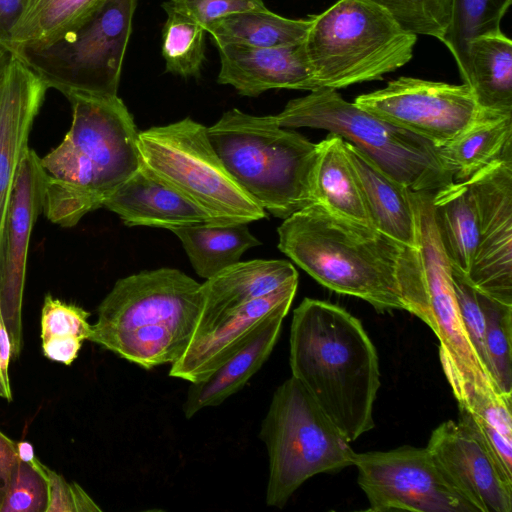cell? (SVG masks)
I'll use <instances>...</instances> for the list:
<instances>
[{"label":"cell","mask_w":512,"mask_h":512,"mask_svg":"<svg viewBox=\"0 0 512 512\" xmlns=\"http://www.w3.org/2000/svg\"><path fill=\"white\" fill-rule=\"evenodd\" d=\"M440 160L456 182L504 158H512V113L483 110L453 140L438 147Z\"/></svg>","instance_id":"cb8c5ba5"},{"label":"cell","mask_w":512,"mask_h":512,"mask_svg":"<svg viewBox=\"0 0 512 512\" xmlns=\"http://www.w3.org/2000/svg\"><path fill=\"white\" fill-rule=\"evenodd\" d=\"M298 280L234 309L202 333L194 336L183 355L169 370V376L196 382L220 366L233 354L276 308L292 303Z\"/></svg>","instance_id":"d6986e66"},{"label":"cell","mask_w":512,"mask_h":512,"mask_svg":"<svg viewBox=\"0 0 512 512\" xmlns=\"http://www.w3.org/2000/svg\"><path fill=\"white\" fill-rule=\"evenodd\" d=\"M372 227L403 246L415 239L411 190L382 170L367 154L344 140Z\"/></svg>","instance_id":"603a6c76"},{"label":"cell","mask_w":512,"mask_h":512,"mask_svg":"<svg viewBox=\"0 0 512 512\" xmlns=\"http://www.w3.org/2000/svg\"><path fill=\"white\" fill-rule=\"evenodd\" d=\"M369 511L478 512L447 480L427 448L355 453Z\"/></svg>","instance_id":"7c38bea8"},{"label":"cell","mask_w":512,"mask_h":512,"mask_svg":"<svg viewBox=\"0 0 512 512\" xmlns=\"http://www.w3.org/2000/svg\"><path fill=\"white\" fill-rule=\"evenodd\" d=\"M167 20L162 30V56L166 72L198 77L205 60V28L191 18L162 4Z\"/></svg>","instance_id":"d6a6232c"},{"label":"cell","mask_w":512,"mask_h":512,"mask_svg":"<svg viewBox=\"0 0 512 512\" xmlns=\"http://www.w3.org/2000/svg\"><path fill=\"white\" fill-rule=\"evenodd\" d=\"M19 461L16 442L0 431V503Z\"/></svg>","instance_id":"60d3db41"},{"label":"cell","mask_w":512,"mask_h":512,"mask_svg":"<svg viewBox=\"0 0 512 512\" xmlns=\"http://www.w3.org/2000/svg\"><path fill=\"white\" fill-rule=\"evenodd\" d=\"M44 171L40 157L28 149L18 169L0 251V307L12 346H23L22 305L30 238L43 213Z\"/></svg>","instance_id":"2e32d148"},{"label":"cell","mask_w":512,"mask_h":512,"mask_svg":"<svg viewBox=\"0 0 512 512\" xmlns=\"http://www.w3.org/2000/svg\"><path fill=\"white\" fill-rule=\"evenodd\" d=\"M292 303L276 308L246 338L242 345L215 370L190 383L183 411L191 418L203 408L214 407L237 393L269 358Z\"/></svg>","instance_id":"ffe728a7"},{"label":"cell","mask_w":512,"mask_h":512,"mask_svg":"<svg viewBox=\"0 0 512 512\" xmlns=\"http://www.w3.org/2000/svg\"><path fill=\"white\" fill-rule=\"evenodd\" d=\"M417 35L368 0H338L318 15L304 48L318 88L379 80L408 63Z\"/></svg>","instance_id":"52a82bcc"},{"label":"cell","mask_w":512,"mask_h":512,"mask_svg":"<svg viewBox=\"0 0 512 512\" xmlns=\"http://www.w3.org/2000/svg\"><path fill=\"white\" fill-rule=\"evenodd\" d=\"M433 192H411L415 239L403 246L396 280L404 310L425 322L439 340V358L459 406L502 394L483 367L465 332L432 206ZM503 395V394H502Z\"/></svg>","instance_id":"5b68a950"},{"label":"cell","mask_w":512,"mask_h":512,"mask_svg":"<svg viewBox=\"0 0 512 512\" xmlns=\"http://www.w3.org/2000/svg\"><path fill=\"white\" fill-rule=\"evenodd\" d=\"M480 300L485 316V350L489 372L498 390L512 397V305L499 302L482 292Z\"/></svg>","instance_id":"836d02e7"},{"label":"cell","mask_w":512,"mask_h":512,"mask_svg":"<svg viewBox=\"0 0 512 512\" xmlns=\"http://www.w3.org/2000/svg\"><path fill=\"white\" fill-rule=\"evenodd\" d=\"M17 455L20 461L33 464L37 457L34 453L33 445L27 441H20L16 443Z\"/></svg>","instance_id":"7bdbcfd3"},{"label":"cell","mask_w":512,"mask_h":512,"mask_svg":"<svg viewBox=\"0 0 512 512\" xmlns=\"http://www.w3.org/2000/svg\"><path fill=\"white\" fill-rule=\"evenodd\" d=\"M72 122L58 146L40 158L44 171L43 213L71 228L103 202L140 166L138 134L117 96L67 97Z\"/></svg>","instance_id":"7a4b0ae2"},{"label":"cell","mask_w":512,"mask_h":512,"mask_svg":"<svg viewBox=\"0 0 512 512\" xmlns=\"http://www.w3.org/2000/svg\"><path fill=\"white\" fill-rule=\"evenodd\" d=\"M198 276L206 279L238 263L245 251L261 245L247 223H197L170 229Z\"/></svg>","instance_id":"83f0119b"},{"label":"cell","mask_w":512,"mask_h":512,"mask_svg":"<svg viewBox=\"0 0 512 512\" xmlns=\"http://www.w3.org/2000/svg\"><path fill=\"white\" fill-rule=\"evenodd\" d=\"M175 11L191 18L205 30L226 15L266 7L263 0H168Z\"/></svg>","instance_id":"f35d334b"},{"label":"cell","mask_w":512,"mask_h":512,"mask_svg":"<svg viewBox=\"0 0 512 512\" xmlns=\"http://www.w3.org/2000/svg\"><path fill=\"white\" fill-rule=\"evenodd\" d=\"M140 164L193 202L212 223H250L266 217L234 180L212 147L207 127L187 117L138 134Z\"/></svg>","instance_id":"8fae6325"},{"label":"cell","mask_w":512,"mask_h":512,"mask_svg":"<svg viewBox=\"0 0 512 512\" xmlns=\"http://www.w3.org/2000/svg\"><path fill=\"white\" fill-rule=\"evenodd\" d=\"M260 438L269 459L266 504L277 508L310 477L353 465L356 453L293 376L275 390Z\"/></svg>","instance_id":"9c48e42d"},{"label":"cell","mask_w":512,"mask_h":512,"mask_svg":"<svg viewBox=\"0 0 512 512\" xmlns=\"http://www.w3.org/2000/svg\"><path fill=\"white\" fill-rule=\"evenodd\" d=\"M220 58L217 81L240 95L255 97L270 89H317L304 41L279 47L214 43Z\"/></svg>","instance_id":"ac0fdd59"},{"label":"cell","mask_w":512,"mask_h":512,"mask_svg":"<svg viewBox=\"0 0 512 512\" xmlns=\"http://www.w3.org/2000/svg\"><path fill=\"white\" fill-rule=\"evenodd\" d=\"M512 0H452L449 27L441 42L449 49L463 81L467 76V46L473 38L499 32Z\"/></svg>","instance_id":"4dcf8cb0"},{"label":"cell","mask_w":512,"mask_h":512,"mask_svg":"<svg viewBox=\"0 0 512 512\" xmlns=\"http://www.w3.org/2000/svg\"><path fill=\"white\" fill-rule=\"evenodd\" d=\"M11 358V340L0 307V397L8 401L12 400L9 378V364Z\"/></svg>","instance_id":"b9f144b4"},{"label":"cell","mask_w":512,"mask_h":512,"mask_svg":"<svg viewBox=\"0 0 512 512\" xmlns=\"http://www.w3.org/2000/svg\"><path fill=\"white\" fill-rule=\"evenodd\" d=\"M90 313L47 294L41 312L43 355L54 362L71 365L91 334Z\"/></svg>","instance_id":"f546056e"},{"label":"cell","mask_w":512,"mask_h":512,"mask_svg":"<svg viewBox=\"0 0 512 512\" xmlns=\"http://www.w3.org/2000/svg\"><path fill=\"white\" fill-rule=\"evenodd\" d=\"M311 23L312 16L290 19L263 7L221 17L212 22L206 32L214 43L269 48L303 42Z\"/></svg>","instance_id":"f1b7e54d"},{"label":"cell","mask_w":512,"mask_h":512,"mask_svg":"<svg viewBox=\"0 0 512 512\" xmlns=\"http://www.w3.org/2000/svg\"><path fill=\"white\" fill-rule=\"evenodd\" d=\"M202 303L201 283L184 272L144 270L116 281L88 340L144 369L173 364L194 335Z\"/></svg>","instance_id":"3957f363"},{"label":"cell","mask_w":512,"mask_h":512,"mask_svg":"<svg viewBox=\"0 0 512 512\" xmlns=\"http://www.w3.org/2000/svg\"><path fill=\"white\" fill-rule=\"evenodd\" d=\"M127 226L170 230L197 223H212L208 215L141 164L104 202Z\"/></svg>","instance_id":"44dd1931"},{"label":"cell","mask_w":512,"mask_h":512,"mask_svg":"<svg viewBox=\"0 0 512 512\" xmlns=\"http://www.w3.org/2000/svg\"><path fill=\"white\" fill-rule=\"evenodd\" d=\"M209 141L238 185L265 211L286 219L316 203L317 144L281 127L273 115L234 108L207 127Z\"/></svg>","instance_id":"8992f818"},{"label":"cell","mask_w":512,"mask_h":512,"mask_svg":"<svg viewBox=\"0 0 512 512\" xmlns=\"http://www.w3.org/2000/svg\"><path fill=\"white\" fill-rule=\"evenodd\" d=\"M11 55H12V52H10V54H9V55L5 58V60L1 63V65H0V73H1V71L3 70V68H4L5 64L7 63V61L9 60V58L11 57Z\"/></svg>","instance_id":"f6af8a7d"},{"label":"cell","mask_w":512,"mask_h":512,"mask_svg":"<svg viewBox=\"0 0 512 512\" xmlns=\"http://www.w3.org/2000/svg\"><path fill=\"white\" fill-rule=\"evenodd\" d=\"M278 248L321 285L371 304L404 310L396 266L403 245L320 203L284 219Z\"/></svg>","instance_id":"277c9868"},{"label":"cell","mask_w":512,"mask_h":512,"mask_svg":"<svg viewBox=\"0 0 512 512\" xmlns=\"http://www.w3.org/2000/svg\"><path fill=\"white\" fill-rule=\"evenodd\" d=\"M384 9L407 32L441 41L452 15V0H368Z\"/></svg>","instance_id":"e575fe53"},{"label":"cell","mask_w":512,"mask_h":512,"mask_svg":"<svg viewBox=\"0 0 512 512\" xmlns=\"http://www.w3.org/2000/svg\"><path fill=\"white\" fill-rule=\"evenodd\" d=\"M100 1L27 0L12 50L20 45L51 41L83 19Z\"/></svg>","instance_id":"1f68e13d"},{"label":"cell","mask_w":512,"mask_h":512,"mask_svg":"<svg viewBox=\"0 0 512 512\" xmlns=\"http://www.w3.org/2000/svg\"><path fill=\"white\" fill-rule=\"evenodd\" d=\"M452 281L460 317L467 337L483 367L490 375L485 350V316L480 300V292L462 272L453 267Z\"/></svg>","instance_id":"8d00e7d4"},{"label":"cell","mask_w":512,"mask_h":512,"mask_svg":"<svg viewBox=\"0 0 512 512\" xmlns=\"http://www.w3.org/2000/svg\"><path fill=\"white\" fill-rule=\"evenodd\" d=\"M427 450L449 483L478 512H511L512 481L506 478L468 413L431 433Z\"/></svg>","instance_id":"9a60e30c"},{"label":"cell","mask_w":512,"mask_h":512,"mask_svg":"<svg viewBox=\"0 0 512 512\" xmlns=\"http://www.w3.org/2000/svg\"><path fill=\"white\" fill-rule=\"evenodd\" d=\"M289 343L292 376L345 438L373 429L379 361L362 323L335 304L305 298L293 311Z\"/></svg>","instance_id":"6da1fadb"},{"label":"cell","mask_w":512,"mask_h":512,"mask_svg":"<svg viewBox=\"0 0 512 512\" xmlns=\"http://www.w3.org/2000/svg\"><path fill=\"white\" fill-rule=\"evenodd\" d=\"M317 147L313 174L316 203L342 217L372 227L358 180L346 154L344 139L329 132Z\"/></svg>","instance_id":"484cf974"},{"label":"cell","mask_w":512,"mask_h":512,"mask_svg":"<svg viewBox=\"0 0 512 512\" xmlns=\"http://www.w3.org/2000/svg\"><path fill=\"white\" fill-rule=\"evenodd\" d=\"M11 51L0 46V65L5 60V58L9 55Z\"/></svg>","instance_id":"ee69618b"},{"label":"cell","mask_w":512,"mask_h":512,"mask_svg":"<svg viewBox=\"0 0 512 512\" xmlns=\"http://www.w3.org/2000/svg\"><path fill=\"white\" fill-rule=\"evenodd\" d=\"M44 476L47 483L48 502L45 512H95L102 509L76 482H68L40 460L32 464Z\"/></svg>","instance_id":"74e56055"},{"label":"cell","mask_w":512,"mask_h":512,"mask_svg":"<svg viewBox=\"0 0 512 512\" xmlns=\"http://www.w3.org/2000/svg\"><path fill=\"white\" fill-rule=\"evenodd\" d=\"M480 108L512 113V41L504 32L479 35L467 46V76Z\"/></svg>","instance_id":"d4e9b609"},{"label":"cell","mask_w":512,"mask_h":512,"mask_svg":"<svg viewBox=\"0 0 512 512\" xmlns=\"http://www.w3.org/2000/svg\"><path fill=\"white\" fill-rule=\"evenodd\" d=\"M474 198L479 228L468 274L480 292L512 305V158L484 167L465 181Z\"/></svg>","instance_id":"5bb4252c"},{"label":"cell","mask_w":512,"mask_h":512,"mask_svg":"<svg viewBox=\"0 0 512 512\" xmlns=\"http://www.w3.org/2000/svg\"><path fill=\"white\" fill-rule=\"evenodd\" d=\"M47 502L48 490L43 474L19 460L0 503V512H45Z\"/></svg>","instance_id":"d590c367"},{"label":"cell","mask_w":512,"mask_h":512,"mask_svg":"<svg viewBox=\"0 0 512 512\" xmlns=\"http://www.w3.org/2000/svg\"><path fill=\"white\" fill-rule=\"evenodd\" d=\"M293 280H298V273L290 262L262 259L239 261L206 279L201 284L203 303L193 337L208 329L226 313Z\"/></svg>","instance_id":"7402d4cb"},{"label":"cell","mask_w":512,"mask_h":512,"mask_svg":"<svg viewBox=\"0 0 512 512\" xmlns=\"http://www.w3.org/2000/svg\"><path fill=\"white\" fill-rule=\"evenodd\" d=\"M273 116L284 128H317L341 136L411 191L434 192L454 181L437 146L346 101L336 89L310 91Z\"/></svg>","instance_id":"ba28073f"},{"label":"cell","mask_w":512,"mask_h":512,"mask_svg":"<svg viewBox=\"0 0 512 512\" xmlns=\"http://www.w3.org/2000/svg\"><path fill=\"white\" fill-rule=\"evenodd\" d=\"M137 0H101L74 26L41 44L12 53L47 88L73 94L115 96Z\"/></svg>","instance_id":"30bf717a"},{"label":"cell","mask_w":512,"mask_h":512,"mask_svg":"<svg viewBox=\"0 0 512 512\" xmlns=\"http://www.w3.org/2000/svg\"><path fill=\"white\" fill-rule=\"evenodd\" d=\"M435 223L453 268L468 276L479 241L474 198L466 184L453 181L432 194Z\"/></svg>","instance_id":"4316f807"},{"label":"cell","mask_w":512,"mask_h":512,"mask_svg":"<svg viewBox=\"0 0 512 512\" xmlns=\"http://www.w3.org/2000/svg\"><path fill=\"white\" fill-rule=\"evenodd\" d=\"M354 103L437 147L467 129L484 110L466 83L456 85L407 76L359 95Z\"/></svg>","instance_id":"4fadbf2b"},{"label":"cell","mask_w":512,"mask_h":512,"mask_svg":"<svg viewBox=\"0 0 512 512\" xmlns=\"http://www.w3.org/2000/svg\"><path fill=\"white\" fill-rule=\"evenodd\" d=\"M47 89L12 53L0 73V251L18 169Z\"/></svg>","instance_id":"e0dca14e"},{"label":"cell","mask_w":512,"mask_h":512,"mask_svg":"<svg viewBox=\"0 0 512 512\" xmlns=\"http://www.w3.org/2000/svg\"><path fill=\"white\" fill-rule=\"evenodd\" d=\"M27 0H0V46L12 50Z\"/></svg>","instance_id":"ab89813d"}]
</instances>
